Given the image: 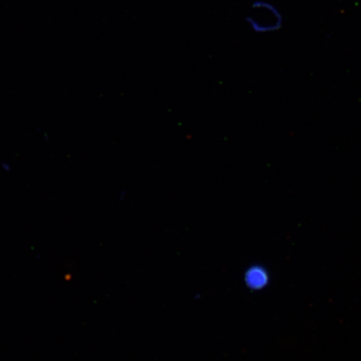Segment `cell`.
<instances>
[{"label":"cell","mask_w":361,"mask_h":361,"mask_svg":"<svg viewBox=\"0 0 361 361\" xmlns=\"http://www.w3.org/2000/svg\"><path fill=\"white\" fill-rule=\"evenodd\" d=\"M245 283L252 290H259L268 286L269 276L267 269L261 266H252L245 273Z\"/></svg>","instance_id":"6da1fadb"}]
</instances>
